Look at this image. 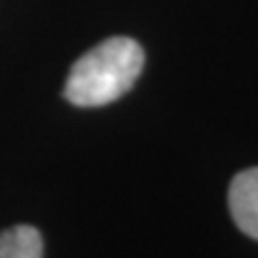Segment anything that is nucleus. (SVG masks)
I'll return each instance as SVG.
<instances>
[{"label": "nucleus", "mask_w": 258, "mask_h": 258, "mask_svg": "<svg viewBox=\"0 0 258 258\" xmlns=\"http://www.w3.org/2000/svg\"><path fill=\"white\" fill-rule=\"evenodd\" d=\"M144 69V50L129 37H110L69 71L62 95L78 108H101L132 91Z\"/></svg>", "instance_id": "obj_1"}, {"label": "nucleus", "mask_w": 258, "mask_h": 258, "mask_svg": "<svg viewBox=\"0 0 258 258\" xmlns=\"http://www.w3.org/2000/svg\"><path fill=\"white\" fill-rule=\"evenodd\" d=\"M228 207L237 228L258 241V168H247L232 179Z\"/></svg>", "instance_id": "obj_2"}, {"label": "nucleus", "mask_w": 258, "mask_h": 258, "mask_svg": "<svg viewBox=\"0 0 258 258\" xmlns=\"http://www.w3.org/2000/svg\"><path fill=\"white\" fill-rule=\"evenodd\" d=\"M0 258H43V239L35 226H13L0 232Z\"/></svg>", "instance_id": "obj_3"}]
</instances>
